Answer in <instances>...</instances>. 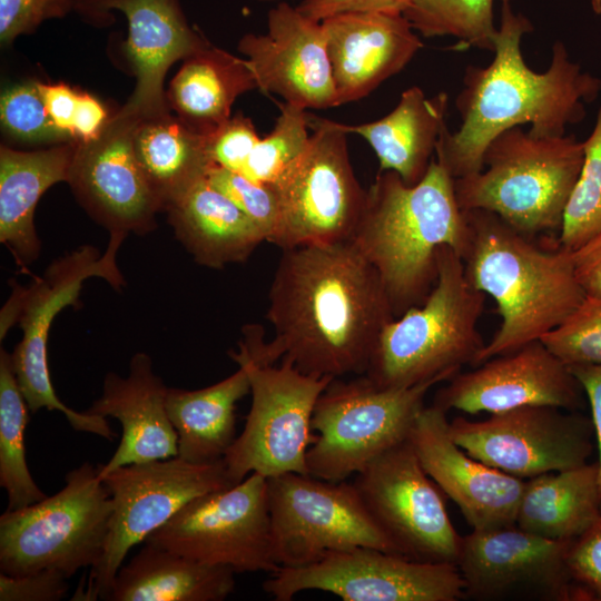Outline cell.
Wrapping results in <instances>:
<instances>
[{"instance_id":"cell-1","label":"cell","mask_w":601,"mask_h":601,"mask_svg":"<svg viewBox=\"0 0 601 601\" xmlns=\"http://www.w3.org/2000/svg\"><path fill=\"white\" fill-rule=\"evenodd\" d=\"M275 337L245 353L256 363H292L304 374L364 375L378 336L395 318L383 283L352 240L283 249L268 292Z\"/></svg>"},{"instance_id":"cell-2","label":"cell","mask_w":601,"mask_h":601,"mask_svg":"<svg viewBox=\"0 0 601 601\" xmlns=\"http://www.w3.org/2000/svg\"><path fill=\"white\" fill-rule=\"evenodd\" d=\"M532 30L530 21L502 1L501 23L494 38V58L485 67L469 66L455 105L460 128L445 127L437 140L435 160L454 179L483 169L487 145L502 131L530 124L535 137H559L568 125L585 117V104L601 90V80L569 59L561 41L552 47L543 72L530 69L521 52V39Z\"/></svg>"},{"instance_id":"cell-3","label":"cell","mask_w":601,"mask_h":601,"mask_svg":"<svg viewBox=\"0 0 601 601\" xmlns=\"http://www.w3.org/2000/svg\"><path fill=\"white\" fill-rule=\"evenodd\" d=\"M349 240L377 272L395 317L421 305L437 279L440 247L463 257L469 246L470 226L454 178L435 158L413 186L394 171H380L365 190Z\"/></svg>"},{"instance_id":"cell-4","label":"cell","mask_w":601,"mask_h":601,"mask_svg":"<svg viewBox=\"0 0 601 601\" xmlns=\"http://www.w3.org/2000/svg\"><path fill=\"white\" fill-rule=\"evenodd\" d=\"M470 242L462 259L471 285L496 304L501 325L475 366L541 339L583 300L572 252L536 245L497 215L464 210Z\"/></svg>"},{"instance_id":"cell-5","label":"cell","mask_w":601,"mask_h":601,"mask_svg":"<svg viewBox=\"0 0 601 601\" xmlns=\"http://www.w3.org/2000/svg\"><path fill=\"white\" fill-rule=\"evenodd\" d=\"M484 302L462 257L441 246L435 285L421 305L384 326L364 375L380 387L402 388L449 381L462 366H475L485 345L477 329Z\"/></svg>"},{"instance_id":"cell-6","label":"cell","mask_w":601,"mask_h":601,"mask_svg":"<svg viewBox=\"0 0 601 601\" xmlns=\"http://www.w3.org/2000/svg\"><path fill=\"white\" fill-rule=\"evenodd\" d=\"M584 158L573 135L535 137L519 126L486 147L483 169L454 179L462 210L482 209L528 236L561 228Z\"/></svg>"},{"instance_id":"cell-7","label":"cell","mask_w":601,"mask_h":601,"mask_svg":"<svg viewBox=\"0 0 601 601\" xmlns=\"http://www.w3.org/2000/svg\"><path fill=\"white\" fill-rule=\"evenodd\" d=\"M127 235L112 233L104 254L89 245L55 259L30 286L16 282L1 311L0 338L18 322L22 338L11 353L19 387L31 413L41 408L61 412L71 427L114 441L116 433L106 417L78 412L61 402L51 382L48 365V337L56 316L67 306H76L82 285L91 277L104 278L115 289L126 282L117 266V252Z\"/></svg>"},{"instance_id":"cell-8","label":"cell","mask_w":601,"mask_h":601,"mask_svg":"<svg viewBox=\"0 0 601 601\" xmlns=\"http://www.w3.org/2000/svg\"><path fill=\"white\" fill-rule=\"evenodd\" d=\"M112 512L111 496L89 462L66 474L65 486L0 516V572L23 575L55 570L67 579L101 559Z\"/></svg>"},{"instance_id":"cell-9","label":"cell","mask_w":601,"mask_h":601,"mask_svg":"<svg viewBox=\"0 0 601 601\" xmlns=\"http://www.w3.org/2000/svg\"><path fill=\"white\" fill-rule=\"evenodd\" d=\"M441 382L383 388L366 375L351 381L334 378L314 408L312 428L317 434L307 452L308 474L345 481L405 442L426 394Z\"/></svg>"},{"instance_id":"cell-10","label":"cell","mask_w":601,"mask_h":601,"mask_svg":"<svg viewBox=\"0 0 601 601\" xmlns=\"http://www.w3.org/2000/svg\"><path fill=\"white\" fill-rule=\"evenodd\" d=\"M229 356L246 368L252 394L244 428L223 459L230 482L235 485L250 473L267 479L308 474L307 452L316 440L314 408L334 378L304 374L287 361L279 366L256 363L239 348Z\"/></svg>"},{"instance_id":"cell-11","label":"cell","mask_w":601,"mask_h":601,"mask_svg":"<svg viewBox=\"0 0 601 601\" xmlns=\"http://www.w3.org/2000/svg\"><path fill=\"white\" fill-rule=\"evenodd\" d=\"M309 127L305 150L272 184L278 219L268 243L282 250L351 239L364 205L342 124L309 114Z\"/></svg>"},{"instance_id":"cell-12","label":"cell","mask_w":601,"mask_h":601,"mask_svg":"<svg viewBox=\"0 0 601 601\" xmlns=\"http://www.w3.org/2000/svg\"><path fill=\"white\" fill-rule=\"evenodd\" d=\"M112 512L100 561L72 600H107L128 552L196 497L233 486L223 460L191 463L179 456L120 466L100 477Z\"/></svg>"},{"instance_id":"cell-13","label":"cell","mask_w":601,"mask_h":601,"mask_svg":"<svg viewBox=\"0 0 601 601\" xmlns=\"http://www.w3.org/2000/svg\"><path fill=\"white\" fill-rule=\"evenodd\" d=\"M267 485L273 552L279 566L312 564L329 552L357 546L398 554L353 483L285 473L267 479Z\"/></svg>"},{"instance_id":"cell-14","label":"cell","mask_w":601,"mask_h":601,"mask_svg":"<svg viewBox=\"0 0 601 601\" xmlns=\"http://www.w3.org/2000/svg\"><path fill=\"white\" fill-rule=\"evenodd\" d=\"M145 542L235 573L275 572L267 477L250 473L196 497Z\"/></svg>"},{"instance_id":"cell-15","label":"cell","mask_w":601,"mask_h":601,"mask_svg":"<svg viewBox=\"0 0 601 601\" xmlns=\"http://www.w3.org/2000/svg\"><path fill=\"white\" fill-rule=\"evenodd\" d=\"M276 601L306 590L344 601H456L464 582L456 564L422 562L376 548L333 551L303 566H279L263 583Z\"/></svg>"},{"instance_id":"cell-16","label":"cell","mask_w":601,"mask_h":601,"mask_svg":"<svg viewBox=\"0 0 601 601\" xmlns=\"http://www.w3.org/2000/svg\"><path fill=\"white\" fill-rule=\"evenodd\" d=\"M352 483L400 555L456 564L462 536L408 439L371 462Z\"/></svg>"},{"instance_id":"cell-17","label":"cell","mask_w":601,"mask_h":601,"mask_svg":"<svg viewBox=\"0 0 601 601\" xmlns=\"http://www.w3.org/2000/svg\"><path fill=\"white\" fill-rule=\"evenodd\" d=\"M550 405H525L482 421L456 417L454 442L474 459L520 479L588 463L593 452L592 420Z\"/></svg>"},{"instance_id":"cell-18","label":"cell","mask_w":601,"mask_h":601,"mask_svg":"<svg viewBox=\"0 0 601 601\" xmlns=\"http://www.w3.org/2000/svg\"><path fill=\"white\" fill-rule=\"evenodd\" d=\"M570 544L541 538L515 524L473 530L461 538L456 561L464 597L588 601L569 570Z\"/></svg>"},{"instance_id":"cell-19","label":"cell","mask_w":601,"mask_h":601,"mask_svg":"<svg viewBox=\"0 0 601 601\" xmlns=\"http://www.w3.org/2000/svg\"><path fill=\"white\" fill-rule=\"evenodd\" d=\"M140 119L120 108L89 141H75L68 183L90 217L110 234L146 235L157 228L162 207L135 154Z\"/></svg>"},{"instance_id":"cell-20","label":"cell","mask_w":601,"mask_h":601,"mask_svg":"<svg viewBox=\"0 0 601 601\" xmlns=\"http://www.w3.org/2000/svg\"><path fill=\"white\" fill-rule=\"evenodd\" d=\"M583 388L570 367L540 339L453 375L433 405L447 412L497 413L525 405L583 407Z\"/></svg>"},{"instance_id":"cell-21","label":"cell","mask_w":601,"mask_h":601,"mask_svg":"<svg viewBox=\"0 0 601 601\" xmlns=\"http://www.w3.org/2000/svg\"><path fill=\"white\" fill-rule=\"evenodd\" d=\"M73 9L92 23L102 24L110 10L127 19L125 50L136 87L122 110L139 119L171 111L164 89L169 68L210 45L189 26L179 0H75Z\"/></svg>"},{"instance_id":"cell-22","label":"cell","mask_w":601,"mask_h":601,"mask_svg":"<svg viewBox=\"0 0 601 601\" xmlns=\"http://www.w3.org/2000/svg\"><path fill=\"white\" fill-rule=\"evenodd\" d=\"M267 24V33H246L237 47L257 89L305 109L337 106L322 22L283 1L269 10Z\"/></svg>"},{"instance_id":"cell-23","label":"cell","mask_w":601,"mask_h":601,"mask_svg":"<svg viewBox=\"0 0 601 601\" xmlns=\"http://www.w3.org/2000/svg\"><path fill=\"white\" fill-rule=\"evenodd\" d=\"M446 412L431 405L418 413L408 441L427 475L453 500L473 530L515 524L524 480L466 453L452 439Z\"/></svg>"},{"instance_id":"cell-24","label":"cell","mask_w":601,"mask_h":601,"mask_svg":"<svg viewBox=\"0 0 601 601\" xmlns=\"http://www.w3.org/2000/svg\"><path fill=\"white\" fill-rule=\"evenodd\" d=\"M321 22L337 106L370 95L423 48L402 13L345 12Z\"/></svg>"},{"instance_id":"cell-25","label":"cell","mask_w":601,"mask_h":601,"mask_svg":"<svg viewBox=\"0 0 601 601\" xmlns=\"http://www.w3.org/2000/svg\"><path fill=\"white\" fill-rule=\"evenodd\" d=\"M167 392L152 370L150 356L144 352L132 355L126 376L106 374L101 395L86 412L118 420L122 433L112 456L99 464V477L124 465L178 456V436L166 406Z\"/></svg>"},{"instance_id":"cell-26","label":"cell","mask_w":601,"mask_h":601,"mask_svg":"<svg viewBox=\"0 0 601 601\" xmlns=\"http://www.w3.org/2000/svg\"><path fill=\"white\" fill-rule=\"evenodd\" d=\"M75 141L21 151L0 148V242L23 270L40 255L35 210L41 196L57 183H68Z\"/></svg>"},{"instance_id":"cell-27","label":"cell","mask_w":601,"mask_h":601,"mask_svg":"<svg viewBox=\"0 0 601 601\" xmlns=\"http://www.w3.org/2000/svg\"><path fill=\"white\" fill-rule=\"evenodd\" d=\"M175 237L209 268L243 263L266 242L264 233L207 178L167 205Z\"/></svg>"},{"instance_id":"cell-28","label":"cell","mask_w":601,"mask_h":601,"mask_svg":"<svg viewBox=\"0 0 601 601\" xmlns=\"http://www.w3.org/2000/svg\"><path fill=\"white\" fill-rule=\"evenodd\" d=\"M449 96L440 92L426 97L413 86L402 92L396 107L385 117L348 126L347 134L362 136L372 147L380 162V171L391 170L410 186L425 176L442 130L446 127Z\"/></svg>"},{"instance_id":"cell-29","label":"cell","mask_w":601,"mask_h":601,"mask_svg":"<svg viewBox=\"0 0 601 601\" xmlns=\"http://www.w3.org/2000/svg\"><path fill=\"white\" fill-rule=\"evenodd\" d=\"M145 545L116 573L109 601H221L235 588V572L197 562L168 549Z\"/></svg>"},{"instance_id":"cell-30","label":"cell","mask_w":601,"mask_h":601,"mask_svg":"<svg viewBox=\"0 0 601 601\" xmlns=\"http://www.w3.org/2000/svg\"><path fill=\"white\" fill-rule=\"evenodd\" d=\"M256 88L245 58L209 45L184 59L166 96L176 116L208 136L230 118L235 100Z\"/></svg>"},{"instance_id":"cell-31","label":"cell","mask_w":601,"mask_h":601,"mask_svg":"<svg viewBox=\"0 0 601 601\" xmlns=\"http://www.w3.org/2000/svg\"><path fill=\"white\" fill-rule=\"evenodd\" d=\"M249 393V376L242 365L204 388H168L166 406L178 436V456L191 463L223 460L236 439V404Z\"/></svg>"},{"instance_id":"cell-32","label":"cell","mask_w":601,"mask_h":601,"mask_svg":"<svg viewBox=\"0 0 601 601\" xmlns=\"http://www.w3.org/2000/svg\"><path fill=\"white\" fill-rule=\"evenodd\" d=\"M601 515L598 464L544 473L524 481L515 525L558 541H572Z\"/></svg>"},{"instance_id":"cell-33","label":"cell","mask_w":601,"mask_h":601,"mask_svg":"<svg viewBox=\"0 0 601 601\" xmlns=\"http://www.w3.org/2000/svg\"><path fill=\"white\" fill-rule=\"evenodd\" d=\"M134 149L162 211L169 203L207 178L216 166L209 155L208 136L171 111L140 119L134 132Z\"/></svg>"},{"instance_id":"cell-34","label":"cell","mask_w":601,"mask_h":601,"mask_svg":"<svg viewBox=\"0 0 601 601\" xmlns=\"http://www.w3.org/2000/svg\"><path fill=\"white\" fill-rule=\"evenodd\" d=\"M29 406L19 387L11 354L0 349V485L8 510L28 506L47 495L35 482L26 460L24 431Z\"/></svg>"},{"instance_id":"cell-35","label":"cell","mask_w":601,"mask_h":601,"mask_svg":"<svg viewBox=\"0 0 601 601\" xmlns=\"http://www.w3.org/2000/svg\"><path fill=\"white\" fill-rule=\"evenodd\" d=\"M494 0H411L403 13L424 37L451 36L454 49L494 51ZM510 1V0H501Z\"/></svg>"},{"instance_id":"cell-36","label":"cell","mask_w":601,"mask_h":601,"mask_svg":"<svg viewBox=\"0 0 601 601\" xmlns=\"http://www.w3.org/2000/svg\"><path fill=\"white\" fill-rule=\"evenodd\" d=\"M583 147V164L565 205L558 239L571 252L601 233V108Z\"/></svg>"},{"instance_id":"cell-37","label":"cell","mask_w":601,"mask_h":601,"mask_svg":"<svg viewBox=\"0 0 601 601\" xmlns=\"http://www.w3.org/2000/svg\"><path fill=\"white\" fill-rule=\"evenodd\" d=\"M279 110L272 131L260 138L239 171L254 181L273 184L309 141L307 109L284 101Z\"/></svg>"},{"instance_id":"cell-38","label":"cell","mask_w":601,"mask_h":601,"mask_svg":"<svg viewBox=\"0 0 601 601\" xmlns=\"http://www.w3.org/2000/svg\"><path fill=\"white\" fill-rule=\"evenodd\" d=\"M0 121L6 135L20 142L57 145L70 141L52 124L36 81L16 83L2 91Z\"/></svg>"},{"instance_id":"cell-39","label":"cell","mask_w":601,"mask_h":601,"mask_svg":"<svg viewBox=\"0 0 601 601\" xmlns=\"http://www.w3.org/2000/svg\"><path fill=\"white\" fill-rule=\"evenodd\" d=\"M565 365H601V297L588 296L540 339Z\"/></svg>"},{"instance_id":"cell-40","label":"cell","mask_w":601,"mask_h":601,"mask_svg":"<svg viewBox=\"0 0 601 601\" xmlns=\"http://www.w3.org/2000/svg\"><path fill=\"white\" fill-rule=\"evenodd\" d=\"M207 179L264 233L268 242L278 219V198L274 186L219 166L209 170Z\"/></svg>"},{"instance_id":"cell-41","label":"cell","mask_w":601,"mask_h":601,"mask_svg":"<svg viewBox=\"0 0 601 601\" xmlns=\"http://www.w3.org/2000/svg\"><path fill=\"white\" fill-rule=\"evenodd\" d=\"M75 0H0V41L12 43L19 36L33 32L48 19L62 18L73 9Z\"/></svg>"},{"instance_id":"cell-42","label":"cell","mask_w":601,"mask_h":601,"mask_svg":"<svg viewBox=\"0 0 601 601\" xmlns=\"http://www.w3.org/2000/svg\"><path fill=\"white\" fill-rule=\"evenodd\" d=\"M259 140L253 121L238 114L208 135V150L216 166L239 173Z\"/></svg>"},{"instance_id":"cell-43","label":"cell","mask_w":601,"mask_h":601,"mask_svg":"<svg viewBox=\"0 0 601 601\" xmlns=\"http://www.w3.org/2000/svg\"><path fill=\"white\" fill-rule=\"evenodd\" d=\"M568 565L573 581L588 601H601V515L583 534L571 541Z\"/></svg>"},{"instance_id":"cell-44","label":"cell","mask_w":601,"mask_h":601,"mask_svg":"<svg viewBox=\"0 0 601 601\" xmlns=\"http://www.w3.org/2000/svg\"><path fill=\"white\" fill-rule=\"evenodd\" d=\"M67 580L55 570L23 575L0 572V601H58L69 590Z\"/></svg>"},{"instance_id":"cell-45","label":"cell","mask_w":601,"mask_h":601,"mask_svg":"<svg viewBox=\"0 0 601 601\" xmlns=\"http://www.w3.org/2000/svg\"><path fill=\"white\" fill-rule=\"evenodd\" d=\"M411 0H302L297 10L309 19L322 21L345 12L404 13Z\"/></svg>"},{"instance_id":"cell-46","label":"cell","mask_w":601,"mask_h":601,"mask_svg":"<svg viewBox=\"0 0 601 601\" xmlns=\"http://www.w3.org/2000/svg\"><path fill=\"white\" fill-rule=\"evenodd\" d=\"M38 86L52 124L72 141V122L79 93L66 83L38 82Z\"/></svg>"},{"instance_id":"cell-47","label":"cell","mask_w":601,"mask_h":601,"mask_svg":"<svg viewBox=\"0 0 601 601\" xmlns=\"http://www.w3.org/2000/svg\"><path fill=\"white\" fill-rule=\"evenodd\" d=\"M577 278L585 295L601 297V233L572 252Z\"/></svg>"},{"instance_id":"cell-48","label":"cell","mask_w":601,"mask_h":601,"mask_svg":"<svg viewBox=\"0 0 601 601\" xmlns=\"http://www.w3.org/2000/svg\"><path fill=\"white\" fill-rule=\"evenodd\" d=\"M104 105L89 93H79L72 122V141H89L104 130L109 118Z\"/></svg>"},{"instance_id":"cell-49","label":"cell","mask_w":601,"mask_h":601,"mask_svg":"<svg viewBox=\"0 0 601 601\" xmlns=\"http://www.w3.org/2000/svg\"><path fill=\"white\" fill-rule=\"evenodd\" d=\"M569 367L587 394L591 408V420L599 453L597 464L601 504V365H573Z\"/></svg>"},{"instance_id":"cell-50","label":"cell","mask_w":601,"mask_h":601,"mask_svg":"<svg viewBox=\"0 0 601 601\" xmlns=\"http://www.w3.org/2000/svg\"><path fill=\"white\" fill-rule=\"evenodd\" d=\"M591 7L597 14H601V0H591Z\"/></svg>"},{"instance_id":"cell-51","label":"cell","mask_w":601,"mask_h":601,"mask_svg":"<svg viewBox=\"0 0 601 601\" xmlns=\"http://www.w3.org/2000/svg\"><path fill=\"white\" fill-rule=\"evenodd\" d=\"M256 1H264V2H269V1H277V0H256Z\"/></svg>"}]
</instances>
